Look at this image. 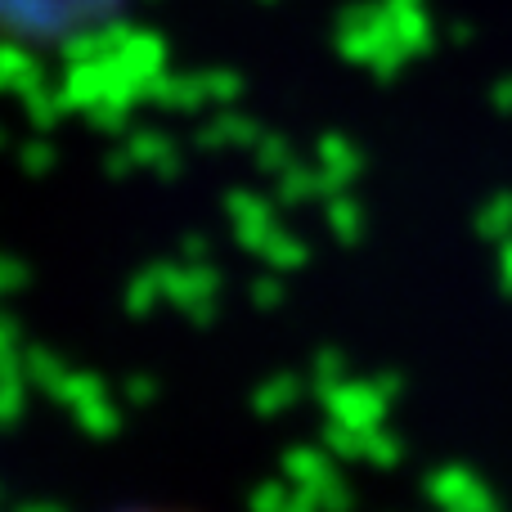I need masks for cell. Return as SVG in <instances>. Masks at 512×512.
Segmentation results:
<instances>
[{
	"instance_id": "obj_2",
	"label": "cell",
	"mask_w": 512,
	"mask_h": 512,
	"mask_svg": "<svg viewBox=\"0 0 512 512\" xmlns=\"http://www.w3.org/2000/svg\"><path fill=\"white\" fill-rule=\"evenodd\" d=\"M117 512H198V508H189V504H126Z\"/></svg>"
},
{
	"instance_id": "obj_1",
	"label": "cell",
	"mask_w": 512,
	"mask_h": 512,
	"mask_svg": "<svg viewBox=\"0 0 512 512\" xmlns=\"http://www.w3.org/2000/svg\"><path fill=\"white\" fill-rule=\"evenodd\" d=\"M126 0H0V45L68 50L122 18Z\"/></svg>"
}]
</instances>
